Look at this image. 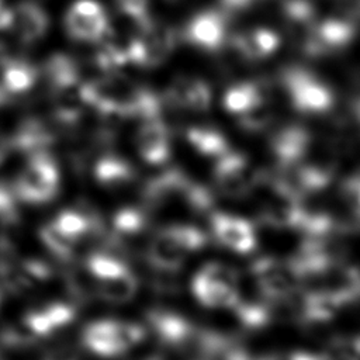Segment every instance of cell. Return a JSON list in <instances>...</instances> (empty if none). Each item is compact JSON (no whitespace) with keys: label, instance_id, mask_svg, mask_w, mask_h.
Masks as SVG:
<instances>
[{"label":"cell","instance_id":"83f0119b","mask_svg":"<svg viewBox=\"0 0 360 360\" xmlns=\"http://www.w3.org/2000/svg\"><path fill=\"white\" fill-rule=\"evenodd\" d=\"M13 184L0 180V224L11 226L20 222V207Z\"/></svg>","mask_w":360,"mask_h":360},{"label":"cell","instance_id":"f35d334b","mask_svg":"<svg viewBox=\"0 0 360 360\" xmlns=\"http://www.w3.org/2000/svg\"><path fill=\"white\" fill-rule=\"evenodd\" d=\"M142 360H160L159 357H148V359H142Z\"/></svg>","mask_w":360,"mask_h":360},{"label":"cell","instance_id":"e0dca14e","mask_svg":"<svg viewBox=\"0 0 360 360\" xmlns=\"http://www.w3.org/2000/svg\"><path fill=\"white\" fill-rule=\"evenodd\" d=\"M280 44L278 34L266 27L243 30L232 39L235 51L249 60H260L273 55Z\"/></svg>","mask_w":360,"mask_h":360},{"label":"cell","instance_id":"1f68e13d","mask_svg":"<svg viewBox=\"0 0 360 360\" xmlns=\"http://www.w3.org/2000/svg\"><path fill=\"white\" fill-rule=\"evenodd\" d=\"M24 325L39 339L49 336L55 329L52 328L48 316L42 311V308L28 311L22 318Z\"/></svg>","mask_w":360,"mask_h":360},{"label":"cell","instance_id":"ab89813d","mask_svg":"<svg viewBox=\"0 0 360 360\" xmlns=\"http://www.w3.org/2000/svg\"><path fill=\"white\" fill-rule=\"evenodd\" d=\"M256 1H260V0H256Z\"/></svg>","mask_w":360,"mask_h":360},{"label":"cell","instance_id":"8fae6325","mask_svg":"<svg viewBox=\"0 0 360 360\" xmlns=\"http://www.w3.org/2000/svg\"><path fill=\"white\" fill-rule=\"evenodd\" d=\"M211 232L217 242L224 248L246 255L256 248V233L253 225L238 215L214 211L210 217Z\"/></svg>","mask_w":360,"mask_h":360},{"label":"cell","instance_id":"ffe728a7","mask_svg":"<svg viewBox=\"0 0 360 360\" xmlns=\"http://www.w3.org/2000/svg\"><path fill=\"white\" fill-rule=\"evenodd\" d=\"M266 100L267 96L263 84L257 82H239L225 91L222 104L229 114H235L239 118L266 105Z\"/></svg>","mask_w":360,"mask_h":360},{"label":"cell","instance_id":"74e56055","mask_svg":"<svg viewBox=\"0 0 360 360\" xmlns=\"http://www.w3.org/2000/svg\"><path fill=\"white\" fill-rule=\"evenodd\" d=\"M13 100V97L8 94V91L3 87V84L0 83V107H4L6 104H8Z\"/></svg>","mask_w":360,"mask_h":360},{"label":"cell","instance_id":"d4e9b609","mask_svg":"<svg viewBox=\"0 0 360 360\" xmlns=\"http://www.w3.org/2000/svg\"><path fill=\"white\" fill-rule=\"evenodd\" d=\"M188 143L204 158L218 159L229 150L225 136L211 127H191L186 132Z\"/></svg>","mask_w":360,"mask_h":360},{"label":"cell","instance_id":"e575fe53","mask_svg":"<svg viewBox=\"0 0 360 360\" xmlns=\"http://www.w3.org/2000/svg\"><path fill=\"white\" fill-rule=\"evenodd\" d=\"M259 360H325L322 353L314 354V353H307V352H294V353H287V354H274V356H266Z\"/></svg>","mask_w":360,"mask_h":360},{"label":"cell","instance_id":"f546056e","mask_svg":"<svg viewBox=\"0 0 360 360\" xmlns=\"http://www.w3.org/2000/svg\"><path fill=\"white\" fill-rule=\"evenodd\" d=\"M41 308L45 312V315L48 316V319L55 330L62 326L69 325L76 316V307L73 304L63 302V301H52Z\"/></svg>","mask_w":360,"mask_h":360},{"label":"cell","instance_id":"f1b7e54d","mask_svg":"<svg viewBox=\"0 0 360 360\" xmlns=\"http://www.w3.org/2000/svg\"><path fill=\"white\" fill-rule=\"evenodd\" d=\"M17 266L31 287L48 281L53 274L52 267L41 259H24Z\"/></svg>","mask_w":360,"mask_h":360},{"label":"cell","instance_id":"8d00e7d4","mask_svg":"<svg viewBox=\"0 0 360 360\" xmlns=\"http://www.w3.org/2000/svg\"><path fill=\"white\" fill-rule=\"evenodd\" d=\"M10 149H11V145H10L8 136L0 134V163L7 158Z\"/></svg>","mask_w":360,"mask_h":360},{"label":"cell","instance_id":"52a82bcc","mask_svg":"<svg viewBox=\"0 0 360 360\" xmlns=\"http://www.w3.org/2000/svg\"><path fill=\"white\" fill-rule=\"evenodd\" d=\"M255 283L269 302L287 301L300 291V280L290 263L276 257L263 256L250 266Z\"/></svg>","mask_w":360,"mask_h":360},{"label":"cell","instance_id":"4dcf8cb0","mask_svg":"<svg viewBox=\"0 0 360 360\" xmlns=\"http://www.w3.org/2000/svg\"><path fill=\"white\" fill-rule=\"evenodd\" d=\"M118 10L127 15L129 20L136 22V25L145 24L149 17L148 0H115Z\"/></svg>","mask_w":360,"mask_h":360},{"label":"cell","instance_id":"277c9868","mask_svg":"<svg viewBox=\"0 0 360 360\" xmlns=\"http://www.w3.org/2000/svg\"><path fill=\"white\" fill-rule=\"evenodd\" d=\"M15 195L28 204L51 201L59 188L58 165L48 150L31 153L28 163L13 183Z\"/></svg>","mask_w":360,"mask_h":360},{"label":"cell","instance_id":"6da1fadb","mask_svg":"<svg viewBox=\"0 0 360 360\" xmlns=\"http://www.w3.org/2000/svg\"><path fill=\"white\" fill-rule=\"evenodd\" d=\"M207 243L205 233L190 224H172L160 228L149 239L145 256L148 263L159 271L179 270L188 256L202 249Z\"/></svg>","mask_w":360,"mask_h":360},{"label":"cell","instance_id":"7402d4cb","mask_svg":"<svg viewBox=\"0 0 360 360\" xmlns=\"http://www.w3.org/2000/svg\"><path fill=\"white\" fill-rule=\"evenodd\" d=\"M93 174L100 186L110 190L125 187L135 179V172L131 163L114 153L98 158L93 167Z\"/></svg>","mask_w":360,"mask_h":360},{"label":"cell","instance_id":"ba28073f","mask_svg":"<svg viewBox=\"0 0 360 360\" xmlns=\"http://www.w3.org/2000/svg\"><path fill=\"white\" fill-rule=\"evenodd\" d=\"M212 177L217 188L224 195L232 198H240L253 193L263 179L246 156L231 149L215 159Z\"/></svg>","mask_w":360,"mask_h":360},{"label":"cell","instance_id":"2e32d148","mask_svg":"<svg viewBox=\"0 0 360 360\" xmlns=\"http://www.w3.org/2000/svg\"><path fill=\"white\" fill-rule=\"evenodd\" d=\"M8 139L11 149L31 155L39 150H48L55 142V131L42 118L28 117L17 125Z\"/></svg>","mask_w":360,"mask_h":360},{"label":"cell","instance_id":"cb8c5ba5","mask_svg":"<svg viewBox=\"0 0 360 360\" xmlns=\"http://www.w3.org/2000/svg\"><path fill=\"white\" fill-rule=\"evenodd\" d=\"M138 291V278L128 267L121 273L97 281L98 295L108 302L124 304L135 297Z\"/></svg>","mask_w":360,"mask_h":360},{"label":"cell","instance_id":"d6986e66","mask_svg":"<svg viewBox=\"0 0 360 360\" xmlns=\"http://www.w3.org/2000/svg\"><path fill=\"white\" fill-rule=\"evenodd\" d=\"M42 75L53 93L73 90L80 86V68L73 56L63 52L53 53L46 59Z\"/></svg>","mask_w":360,"mask_h":360},{"label":"cell","instance_id":"3957f363","mask_svg":"<svg viewBox=\"0 0 360 360\" xmlns=\"http://www.w3.org/2000/svg\"><path fill=\"white\" fill-rule=\"evenodd\" d=\"M191 291L204 307L232 309L240 298V278L232 267L212 262L194 274Z\"/></svg>","mask_w":360,"mask_h":360},{"label":"cell","instance_id":"44dd1931","mask_svg":"<svg viewBox=\"0 0 360 360\" xmlns=\"http://www.w3.org/2000/svg\"><path fill=\"white\" fill-rule=\"evenodd\" d=\"M39 73V69L34 63L22 58L8 56L0 63V83L13 98L31 90L37 83Z\"/></svg>","mask_w":360,"mask_h":360},{"label":"cell","instance_id":"30bf717a","mask_svg":"<svg viewBox=\"0 0 360 360\" xmlns=\"http://www.w3.org/2000/svg\"><path fill=\"white\" fill-rule=\"evenodd\" d=\"M356 35V24L350 18L329 17L314 22L305 34L304 51L309 56H326L346 48Z\"/></svg>","mask_w":360,"mask_h":360},{"label":"cell","instance_id":"603a6c76","mask_svg":"<svg viewBox=\"0 0 360 360\" xmlns=\"http://www.w3.org/2000/svg\"><path fill=\"white\" fill-rule=\"evenodd\" d=\"M146 228V212L127 207L117 211L112 217V232L108 236V246L118 248L124 239L141 235Z\"/></svg>","mask_w":360,"mask_h":360},{"label":"cell","instance_id":"4fadbf2b","mask_svg":"<svg viewBox=\"0 0 360 360\" xmlns=\"http://www.w3.org/2000/svg\"><path fill=\"white\" fill-rule=\"evenodd\" d=\"M135 146L148 165H162L170 156L169 129L160 115L141 120L135 134Z\"/></svg>","mask_w":360,"mask_h":360},{"label":"cell","instance_id":"9a60e30c","mask_svg":"<svg viewBox=\"0 0 360 360\" xmlns=\"http://www.w3.org/2000/svg\"><path fill=\"white\" fill-rule=\"evenodd\" d=\"M211 89L210 86L191 76H180L174 79L167 87V101L181 110L202 112L211 105Z\"/></svg>","mask_w":360,"mask_h":360},{"label":"cell","instance_id":"4316f807","mask_svg":"<svg viewBox=\"0 0 360 360\" xmlns=\"http://www.w3.org/2000/svg\"><path fill=\"white\" fill-rule=\"evenodd\" d=\"M283 11L292 25L305 27L307 31L315 22V7L309 0H284Z\"/></svg>","mask_w":360,"mask_h":360},{"label":"cell","instance_id":"484cf974","mask_svg":"<svg viewBox=\"0 0 360 360\" xmlns=\"http://www.w3.org/2000/svg\"><path fill=\"white\" fill-rule=\"evenodd\" d=\"M39 238L51 250V253L62 260H69L73 256L75 248L77 245V240L60 232L52 222L44 225L39 229Z\"/></svg>","mask_w":360,"mask_h":360},{"label":"cell","instance_id":"9c48e42d","mask_svg":"<svg viewBox=\"0 0 360 360\" xmlns=\"http://www.w3.org/2000/svg\"><path fill=\"white\" fill-rule=\"evenodd\" d=\"M65 28L68 35L77 42L98 44L108 37V14L96 0H77L66 11Z\"/></svg>","mask_w":360,"mask_h":360},{"label":"cell","instance_id":"5b68a950","mask_svg":"<svg viewBox=\"0 0 360 360\" xmlns=\"http://www.w3.org/2000/svg\"><path fill=\"white\" fill-rule=\"evenodd\" d=\"M283 86L292 107L304 114H322L333 105L329 86L308 69L294 66L283 72Z\"/></svg>","mask_w":360,"mask_h":360},{"label":"cell","instance_id":"7c38bea8","mask_svg":"<svg viewBox=\"0 0 360 360\" xmlns=\"http://www.w3.org/2000/svg\"><path fill=\"white\" fill-rule=\"evenodd\" d=\"M188 44L204 49L217 51L226 38V14L222 10H205L195 14L184 28Z\"/></svg>","mask_w":360,"mask_h":360},{"label":"cell","instance_id":"d6a6232c","mask_svg":"<svg viewBox=\"0 0 360 360\" xmlns=\"http://www.w3.org/2000/svg\"><path fill=\"white\" fill-rule=\"evenodd\" d=\"M340 194L347 207L360 219V174L346 179L340 187Z\"/></svg>","mask_w":360,"mask_h":360},{"label":"cell","instance_id":"ac0fdd59","mask_svg":"<svg viewBox=\"0 0 360 360\" xmlns=\"http://www.w3.org/2000/svg\"><path fill=\"white\" fill-rule=\"evenodd\" d=\"M311 145V135L300 125L281 128L271 138V149L280 167L297 163Z\"/></svg>","mask_w":360,"mask_h":360},{"label":"cell","instance_id":"d590c367","mask_svg":"<svg viewBox=\"0 0 360 360\" xmlns=\"http://www.w3.org/2000/svg\"><path fill=\"white\" fill-rule=\"evenodd\" d=\"M10 24H11V8H8L0 0V31L10 30Z\"/></svg>","mask_w":360,"mask_h":360},{"label":"cell","instance_id":"836d02e7","mask_svg":"<svg viewBox=\"0 0 360 360\" xmlns=\"http://www.w3.org/2000/svg\"><path fill=\"white\" fill-rule=\"evenodd\" d=\"M42 360H80L75 346L62 345L49 350Z\"/></svg>","mask_w":360,"mask_h":360},{"label":"cell","instance_id":"8992f818","mask_svg":"<svg viewBox=\"0 0 360 360\" xmlns=\"http://www.w3.org/2000/svg\"><path fill=\"white\" fill-rule=\"evenodd\" d=\"M176 46L174 31L162 22L148 20L125 45L128 62L142 68H155L165 62Z\"/></svg>","mask_w":360,"mask_h":360},{"label":"cell","instance_id":"5bb4252c","mask_svg":"<svg viewBox=\"0 0 360 360\" xmlns=\"http://www.w3.org/2000/svg\"><path fill=\"white\" fill-rule=\"evenodd\" d=\"M49 28V17L42 6L24 0L11 8L10 31L22 44H34L45 37Z\"/></svg>","mask_w":360,"mask_h":360},{"label":"cell","instance_id":"7a4b0ae2","mask_svg":"<svg viewBox=\"0 0 360 360\" xmlns=\"http://www.w3.org/2000/svg\"><path fill=\"white\" fill-rule=\"evenodd\" d=\"M145 333V328L135 322L101 319L89 323L83 329L82 343L91 353L112 359L139 345Z\"/></svg>","mask_w":360,"mask_h":360}]
</instances>
